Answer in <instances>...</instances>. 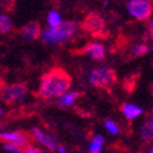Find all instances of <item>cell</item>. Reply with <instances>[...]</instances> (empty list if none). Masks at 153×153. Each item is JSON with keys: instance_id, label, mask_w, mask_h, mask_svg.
<instances>
[{"instance_id": "1", "label": "cell", "mask_w": 153, "mask_h": 153, "mask_svg": "<svg viewBox=\"0 0 153 153\" xmlns=\"http://www.w3.org/2000/svg\"><path fill=\"white\" fill-rule=\"evenodd\" d=\"M72 79L61 68H53L41 77L39 96L44 99L62 96L71 87Z\"/></svg>"}, {"instance_id": "2", "label": "cell", "mask_w": 153, "mask_h": 153, "mask_svg": "<svg viewBox=\"0 0 153 153\" xmlns=\"http://www.w3.org/2000/svg\"><path fill=\"white\" fill-rule=\"evenodd\" d=\"M77 26L75 22H60L59 26L43 31L42 39L47 43H62L75 34Z\"/></svg>"}, {"instance_id": "3", "label": "cell", "mask_w": 153, "mask_h": 153, "mask_svg": "<svg viewBox=\"0 0 153 153\" xmlns=\"http://www.w3.org/2000/svg\"><path fill=\"white\" fill-rule=\"evenodd\" d=\"M90 81L97 88L110 90V88L115 85V82L118 81V76H117V72L113 69L99 68V69H96L91 72Z\"/></svg>"}, {"instance_id": "4", "label": "cell", "mask_w": 153, "mask_h": 153, "mask_svg": "<svg viewBox=\"0 0 153 153\" xmlns=\"http://www.w3.org/2000/svg\"><path fill=\"white\" fill-rule=\"evenodd\" d=\"M27 94V86L25 83H12L9 86H4L0 91V99L5 104H15L22 100Z\"/></svg>"}, {"instance_id": "5", "label": "cell", "mask_w": 153, "mask_h": 153, "mask_svg": "<svg viewBox=\"0 0 153 153\" xmlns=\"http://www.w3.org/2000/svg\"><path fill=\"white\" fill-rule=\"evenodd\" d=\"M130 15L137 20H147L152 15V4L147 0H130L127 3Z\"/></svg>"}, {"instance_id": "6", "label": "cell", "mask_w": 153, "mask_h": 153, "mask_svg": "<svg viewBox=\"0 0 153 153\" xmlns=\"http://www.w3.org/2000/svg\"><path fill=\"white\" fill-rule=\"evenodd\" d=\"M81 27L88 32L92 33L93 36H97L99 33L103 32L104 30V21L100 16L96 15V14H90L88 16H86V19L83 20Z\"/></svg>"}, {"instance_id": "7", "label": "cell", "mask_w": 153, "mask_h": 153, "mask_svg": "<svg viewBox=\"0 0 153 153\" xmlns=\"http://www.w3.org/2000/svg\"><path fill=\"white\" fill-rule=\"evenodd\" d=\"M0 140L12 143L15 146H19L20 148L26 147L30 143V135L22 131H15V132H5V134H0Z\"/></svg>"}, {"instance_id": "8", "label": "cell", "mask_w": 153, "mask_h": 153, "mask_svg": "<svg viewBox=\"0 0 153 153\" xmlns=\"http://www.w3.org/2000/svg\"><path fill=\"white\" fill-rule=\"evenodd\" d=\"M80 54H86L94 60H103L105 56L104 47L99 43H90V44L85 45L80 50Z\"/></svg>"}, {"instance_id": "9", "label": "cell", "mask_w": 153, "mask_h": 153, "mask_svg": "<svg viewBox=\"0 0 153 153\" xmlns=\"http://www.w3.org/2000/svg\"><path fill=\"white\" fill-rule=\"evenodd\" d=\"M21 36L27 41H36L41 36V25L37 21H32L21 28Z\"/></svg>"}, {"instance_id": "10", "label": "cell", "mask_w": 153, "mask_h": 153, "mask_svg": "<svg viewBox=\"0 0 153 153\" xmlns=\"http://www.w3.org/2000/svg\"><path fill=\"white\" fill-rule=\"evenodd\" d=\"M32 136L37 140L38 142H41L42 145H44L47 148H49L50 151H54L56 148V145H55V140L54 137H52L50 135H47L44 134L43 131H41L39 129H37V127H34V129H32L31 131Z\"/></svg>"}, {"instance_id": "11", "label": "cell", "mask_w": 153, "mask_h": 153, "mask_svg": "<svg viewBox=\"0 0 153 153\" xmlns=\"http://www.w3.org/2000/svg\"><path fill=\"white\" fill-rule=\"evenodd\" d=\"M121 111L124 113V115L129 119V120H132L135 118H137L140 114L142 113V109L138 108L134 104H130V103H125L121 105Z\"/></svg>"}, {"instance_id": "12", "label": "cell", "mask_w": 153, "mask_h": 153, "mask_svg": "<svg viewBox=\"0 0 153 153\" xmlns=\"http://www.w3.org/2000/svg\"><path fill=\"white\" fill-rule=\"evenodd\" d=\"M81 96V92H70V93H64L61 98L59 99V105L61 108H68L74 104V102Z\"/></svg>"}, {"instance_id": "13", "label": "cell", "mask_w": 153, "mask_h": 153, "mask_svg": "<svg viewBox=\"0 0 153 153\" xmlns=\"http://www.w3.org/2000/svg\"><path fill=\"white\" fill-rule=\"evenodd\" d=\"M141 137L145 138L146 141H152L153 138V123L152 120H148L142 127H141Z\"/></svg>"}, {"instance_id": "14", "label": "cell", "mask_w": 153, "mask_h": 153, "mask_svg": "<svg viewBox=\"0 0 153 153\" xmlns=\"http://www.w3.org/2000/svg\"><path fill=\"white\" fill-rule=\"evenodd\" d=\"M12 28V22L11 20L5 16V15H0V33H9Z\"/></svg>"}, {"instance_id": "15", "label": "cell", "mask_w": 153, "mask_h": 153, "mask_svg": "<svg viewBox=\"0 0 153 153\" xmlns=\"http://www.w3.org/2000/svg\"><path fill=\"white\" fill-rule=\"evenodd\" d=\"M104 143V137L100 136V135H97L93 141L91 143V152L92 153H99L100 152V148H102V145Z\"/></svg>"}, {"instance_id": "16", "label": "cell", "mask_w": 153, "mask_h": 153, "mask_svg": "<svg viewBox=\"0 0 153 153\" xmlns=\"http://www.w3.org/2000/svg\"><path fill=\"white\" fill-rule=\"evenodd\" d=\"M48 22H49V25H50V27H52V28L56 27V26H59V25H60V22H61L60 15L58 14L55 10H52L48 14Z\"/></svg>"}, {"instance_id": "17", "label": "cell", "mask_w": 153, "mask_h": 153, "mask_svg": "<svg viewBox=\"0 0 153 153\" xmlns=\"http://www.w3.org/2000/svg\"><path fill=\"white\" fill-rule=\"evenodd\" d=\"M147 52H148V47H147V45H145V44L137 45V47L134 49V55H132V58H137V56L145 55Z\"/></svg>"}, {"instance_id": "18", "label": "cell", "mask_w": 153, "mask_h": 153, "mask_svg": "<svg viewBox=\"0 0 153 153\" xmlns=\"http://www.w3.org/2000/svg\"><path fill=\"white\" fill-rule=\"evenodd\" d=\"M14 4H15V0H0V7L6 11L14 9Z\"/></svg>"}, {"instance_id": "19", "label": "cell", "mask_w": 153, "mask_h": 153, "mask_svg": "<svg viewBox=\"0 0 153 153\" xmlns=\"http://www.w3.org/2000/svg\"><path fill=\"white\" fill-rule=\"evenodd\" d=\"M105 127L108 129V131L110 132V134H119V127H118V125L117 124H114L111 120H107L105 121Z\"/></svg>"}, {"instance_id": "20", "label": "cell", "mask_w": 153, "mask_h": 153, "mask_svg": "<svg viewBox=\"0 0 153 153\" xmlns=\"http://www.w3.org/2000/svg\"><path fill=\"white\" fill-rule=\"evenodd\" d=\"M4 149L9 151L11 153H22V148H20L19 146L12 145V143H7V142L4 143Z\"/></svg>"}, {"instance_id": "21", "label": "cell", "mask_w": 153, "mask_h": 153, "mask_svg": "<svg viewBox=\"0 0 153 153\" xmlns=\"http://www.w3.org/2000/svg\"><path fill=\"white\" fill-rule=\"evenodd\" d=\"M22 153H41V151L38 149V148H36V147H33V146H26L25 147V149L22 151Z\"/></svg>"}, {"instance_id": "22", "label": "cell", "mask_w": 153, "mask_h": 153, "mask_svg": "<svg viewBox=\"0 0 153 153\" xmlns=\"http://www.w3.org/2000/svg\"><path fill=\"white\" fill-rule=\"evenodd\" d=\"M58 151H59V153H66V151H65V148H64V147H58Z\"/></svg>"}, {"instance_id": "23", "label": "cell", "mask_w": 153, "mask_h": 153, "mask_svg": "<svg viewBox=\"0 0 153 153\" xmlns=\"http://www.w3.org/2000/svg\"><path fill=\"white\" fill-rule=\"evenodd\" d=\"M5 86V83H4V81L1 80V79H0V91H1L3 90V87Z\"/></svg>"}, {"instance_id": "24", "label": "cell", "mask_w": 153, "mask_h": 153, "mask_svg": "<svg viewBox=\"0 0 153 153\" xmlns=\"http://www.w3.org/2000/svg\"><path fill=\"white\" fill-rule=\"evenodd\" d=\"M1 115H3V108L0 107V117H1Z\"/></svg>"}, {"instance_id": "25", "label": "cell", "mask_w": 153, "mask_h": 153, "mask_svg": "<svg viewBox=\"0 0 153 153\" xmlns=\"http://www.w3.org/2000/svg\"><path fill=\"white\" fill-rule=\"evenodd\" d=\"M0 126H1V125H0Z\"/></svg>"}]
</instances>
